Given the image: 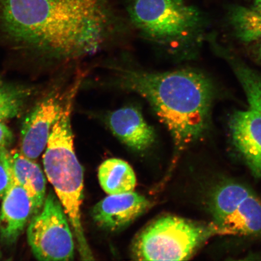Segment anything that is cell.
Wrapping results in <instances>:
<instances>
[{
  "instance_id": "cell-22",
  "label": "cell",
  "mask_w": 261,
  "mask_h": 261,
  "mask_svg": "<svg viewBox=\"0 0 261 261\" xmlns=\"http://www.w3.org/2000/svg\"><path fill=\"white\" fill-rule=\"evenodd\" d=\"M257 54H258V56L261 60V41H260L258 49H257Z\"/></svg>"
},
{
  "instance_id": "cell-12",
  "label": "cell",
  "mask_w": 261,
  "mask_h": 261,
  "mask_svg": "<svg viewBox=\"0 0 261 261\" xmlns=\"http://www.w3.org/2000/svg\"><path fill=\"white\" fill-rule=\"evenodd\" d=\"M215 236H261V200L250 194L230 214L211 223Z\"/></svg>"
},
{
  "instance_id": "cell-18",
  "label": "cell",
  "mask_w": 261,
  "mask_h": 261,
  "mask_svg": "<svg viewBox=\"0 0 261 261\" xmlns=\"http://www.w3.org/2000/svg\"><path fill=\"white\" fill-rule=\"evenodd\" d=\"M234 70L246 93L250 109L261 113V74L244 65H237Z\"/></svg>"
},
{
  "instance_id": "cell-17",
  "label": "cell",
  "mask_w": 261,
  "mask_h": 261,
  "mask_svg": "<svg viewBox=\"0 0 261 261\" xmlns=\"http://www.w3.org/2000/svg\"><path fill=\"white\" fill-rule=\"evenodd\" d=\"M230 19L239 40L248 43L261 41V15L252 8L238 6L231 11Z\"/></svg>"
},
{
  "instance_id": "cell-14",
  "label": "cell",
  "mask_w": 261,
  "mask_h": 261,
  "mask_svg": "<svg viewBox=\"0 0 261 261\" xmlns=\"http://www.w3.org/2000/svg\"><path fill=\"white\" fill-rule=\"evenodd\" d=\"M101 187L109 195L133 192L136 185L135 172L128 163L119 159L104 161L98 170Z\"/></svg>"
},
{
  "instance_id": "cell-11",
  "label": "cell",
  "mask_w": 261,
  "mask_h": 261,
  "mask_svg": "<svg viewBox=\"0 0 261 261\" xmlns=\"http://www.w3.org/2000/svg\"><path fill=\"white\" fill-rule=\"evenodd\" d=\"M0 211V237L3 243L16 242L34 215L30 197L20 185L13 182L2 199Z\"/></svg>"
},
{
  "instance_id": "cell-19",
  "label": "cell",
  "mask_w": 261,
  "mask_h": 261,
  "mask_svg": "<svg viewBox=\"0 0 261 261\" xmlns=\"http://www.w3.org/2000/svg\"><path fill=\"white\" fill-rule=\"evenodd\" d=\"M14 182L10 165V151L0 149V199H3Z\"/></svg>"
},
{
  "instance_id": "cell-9",
  "label": "cell",
  "mask_w": 261,
  "mask_h": 261,
  "mask_svg": "<svg viewBox=\"0 0 261 261\" xmlns=\"http://www.w3.org/2000/svg\"><path fill=\"white\" fill-rule=\"evenodd\" d=\"M229 128L238 151L253 174L261 178V113L237 111L230 117Z\"/></svg>"
},
{
  "instance_id": "cell-7",
  "label": "cell",
  "mask_w": 261,
  "mask_h": 261,
  "mask_svg": "<svg viewBox=\"0 0 261 261\" xmlns=\"http://www.w3.org/2000/svg\"><path fill=\"white\" fill-rule=\"evenodd\" d=\"M64 99L51 91L26 116L21 128L19 151L29 159L37 160L46 148L52 127L61 115Z\"/></svg>"
},
{
  "instance_id": "cell-16",
  "label": "cell",
  "mask_w": 261,
  "mask_h": 261,
  "mask_svg": "<svg viewBox=\"0 0 261 261\" xmlns=\"http://www.w3.org/2000/svg\"><path fill=\"white\" fill-rule=\"evenodd\" d=\"M252 194L250 189L241 184L231 182L221 186L215 191L212 201L213 223L230 214Z\"/></svg>"
},
{
  "instance_id": "cell-5",
  "label": "cell",
  "mask_w": 261,
  "mask_h": 261,
  "mask_svg": "<svg viewBox=\"0 0 261 261\" xmlns=\"http://www.w3.org/2000/svg\"><path fill=\"white\" fill-rule=\"evenodd\" d=\"M128 12L144 37L170 50L188 40L199 21L197 10L184 0H132Z\"/></svg>"
},
{
  "instance_id": "cell-21",
  "label": "cell",
  "mask_w": 261,
  "mask_h": 261,
  "mask_svg": "<svg viewBox=\"0 0 261 261\" xmlns=\"http://www.w3.org/2000/svg\"><path fill=\"white\" fill-rule=\"evenodd\" d=\"M252 9L261 15V0H254Z\"/></svg>"
},
{
  "instance_id": "cell-15",
  "label": "cell",
  "mask_w": 261,
  "mask_h": 261,
  "mask_svg": "<svg viewBox=\"0 0 261 261\" xmlns=\"http://www.w3.org/2000/svg\"><path fill=\"white\" fill-rule=\"evenodd\" d=\"M34 91L33 88L9 83L0 77V122L18 116Z\"/></svg>"
},
{
  "instance_id": "cell-13",
  "label": "cell",
  "mask_w": 261,
  "mask_h": 261,
  "mask_svg": "<svg viewBox=\"0 0 261 261\" xmlns=\"http://www.w3.org/2000/svg\"><path fill=\"white\" fill-rule=\"evenodd\" d=\"M10 165L13 180L20 185L30 197L34 215L40 211L46 197V179L35 160L26 158L20 151H10Z\"/></svg>"
},
{
  "instance_id": "cell-1",
  "label": "cell",
  "mask_w": 261,
  "mask_h": 261,
  "mask_svg": "<svg viewBox=\"0 0 261 261\" xmlns=\"http://www.w3.org/2000/svg\"><path fill=\"white\" fill-rule=\"evenodd\" d=\"M109 0H0V32L58 58L95 53L113 24Z\"/></svg>"
},
{
  "instance_id": "cell-10",
  "label": "cell",
  "mask_w": 261,
  "mask_h": 261,
  "mask_svg": "<svg viewBox=\"0 0 261 261\" xmlns=\"http://www.w3.org/2000/svg\"><path fill=\"white\" fill-rule=\"evenodd\" d=\"M107 121L113 135L135 151H145L155 142L154 130L138 107L127 106L114 110L107 116Z\"/></svg>"
},
{
  "instance_id": "cell-6",
  "label": "cell",
  "mask_w": 261,
  "mask_h": 261,
  "mask_svg": "<svg viewBox=\"0 0 261 261\" xmlns=\"http://www.w3.org/2000/svg\"><path fill=\"white\" fill-rule=\"evenodd\" d=\"M70 221L56 194L50 191L43 206L33 215L28 241L36 259L42 261L71 260L74 243Z\"/></svg>"
},
{
  "instance_id": "cell-8",
  "label": "cell",
  "mask_w": 261,
  "mask_h": 261,
  "mask_svg": "<svg viewBox=\"0 0 261 261\" xmlns=\"http://www.w3.org/2000/svg\"><path fill=\"white\" fill-rule=\"evenodd\" d=\"M151 205L144 196L130 192L108 196L94 205L91 214L98 226L117 231L128 226Z\"/></svg>"
},
{
  "instance_id": "cell-4",
  "label": "cell",
  "mask_w": 261,
  "mask_h": 261,
  "mask_svg": "<svg viewBox=\"0 0 261 261\" xmlns=\"http://www.w3.org/2000/svg\"><path fill=\"white\" fill-rule=\"evenodd\" d=\"M212 236L211 224L167 215L151 222L137 236L132 256L138 260H188Z\"/></svg>"
},
{
  "instance_id": "cell-2",
  "label": "cell",
  "mask_w": 261,
  "mask_h": 261,
  "mask_svg": "<svg viewBox=\"0 0 261 261\" xmlns=\"http://www.w3.org/2000/svg\"><path fill=\"white\" fill-rule=\"evenodd\" d=\"M114 68L117 83L148 102L178 149L184 150L203 135L213 100V87L204 74L191 70L149 72Z\"/></svg>"
},
{
  "instance_id": "cell-3",
  "label": "cell",
  "mask_w": 261,
  "mask_h": 261,
  "mask_svg": "<svg viewBox=\"0 0 261 261\" xmlns=\"http://www.w3.org/2000/svg\"><path fill=\"white\" fill-rule=\"evenodd\" d=\"M81 81L77 79L65 97L64 106L51 130L42 162L44 172L63 205L76 239L81 259L94 260L81 222L84 171L74 148L71 115Z\"/></svg>"
},
{
  "instance_id": "cell-20",
  "label": "cell",
  "mask_w": 261,
  "mask_h": 261,
  "mask_svg": "<svg viewBox=\"0 0 261 261\" xmlns=\"http://www.w3.org/2000/svg\"><path fill=\"white\" fill-rule=\"evenodd\" d=\"M14 140L12 130L5 122H0V149H9Z\"/></svg>"
}]
</instances>
